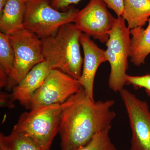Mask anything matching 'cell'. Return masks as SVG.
<instances>
[{
    "instance_id": "6da1fadb",
    "label": "cell",
    "mask_w": 150,
    "mask_h": 150,
    "mask_svg": "<svg viewBox=\"0 0 150 150\" xmlns=\"http://www.w3.org/2000/svg\"><path fill=\"white\" fill-rule=\"evenodd\" d=\"M113 100L91 99L81 86L71 96L61 115L59 133L62 150H76L98 132L111 128L116 116Z\"/></svg>"
},
{
    "instance_id": "7a4b0ae2",
    "label": "cell",
    "mask_w": 150,
    "mask_h": 150,
    "mask_svg": "<svg viewBox=\"0 0 150 150\" xmlns=\"http://www.w3.org/2000/svg\"><path fill=\"white\" fill-rule=\"evenodd\" d=\"M82 33L74 23H69L56 35L41 39L44 61L52 69L60 70L76 79L80 78L83 62L80 41Z\"/></svg>"
},
{
    "instance_id": "3957f363",
    "label": "cell",
    "mask_w": 150,
    "mask_h": 150,
    "mask_svg": "<svg viewBox=\"0 0 150 150\" xmlns=\"http://www.w3.org/2000/svg\"><path fill=\"white\" fill-rule=\"evenodd\" d=\"M69 99L61 104L35 108L23 112L12 131L25 134L44 149H51L53 140L59 133L62 111Z\"/></svg>"
},
{
    "instance_id": "277c9868",
    "label": "cell",
    "mask_w": 150,
    "mask_h": 150,
    "mask_svg": "<svg viewBox=\"0 0 150 150\" xmlns=\"http://www.w3.org/2000/svg\"><path fill=\"white\" fill-rule=\"evenodd\" d=\"M131 45L130 29L123 17H117L105 43L107 48L105 50L110 67L108 87L115 92H120L126 85L125 77L129 69Z\"/></svg>"
},
{
    "instance_id": "5b68a950",
    "label": "cell",
    "mask_w": 150,
    "mask_h": 150,
    "mask_svg": "<svg viewBox=\"0 0 150 150\" xmlns=\"http://www.w3.org/2000/svg\"><path fill=\"white\" fill-rule=\"evenodd\" d=\"M25 3L24 28L41 39L56 35L64 25L74 23L79 11L74 8L57 10L51 5V0H25Z\"/></svg>"
},
{
    "instance_id": "8992f818",
    "label": "cell",
    "mask_w": 150,
    "mask_h": 150,
    "mask_svg": "<svg viewBox=\"0 0 150 150\" xmlns=\"http://www.w3.org/2000/svg\"><path fill=\"white\" fill-rule=\"evenodd\" d=\"M15 54L14 62L7 89L13 88L35 65L44 62L41 40L29 30L23 29L8 35Z\"/></svg>"
},
{
    "instance_id": "52a82bcc",
    "label": "cell",
    "mask_w": 150,
    "mask_h": 150,
    "mask_svg": "<svg viewBox=\"0 0 150 150\" xmlns=\"http://www.w3.org/2000/svg\"><path fill=\"white\" fill-rule=\"evenodd\" d=\"M81 87L79 80L58 69H52L32 97L27 109L61 104Z\"/></svg>"
},
{
    "instance_id": "ba28073f",
    "label": "cell",
    "mask_w": 150,
    "mask_h": 150,
    "mask_svg": "<svg viewBox=\"0 0 150 150\" xmlns=\"http://www.w3.org/2000/svg\"><path fill=\"white\" fill-rule=\"evenodd\" d=\"M119 93L131 129L130 150H150V110L147 102L126 89Z\"/></svg>"
},
{
    "instance_id": "9c48e42d",
    "label": "cell",
    "mask_w": 150,
    "mask_h": 150,
    "mask_svg": "<svg viewBox=\"0 0 150 150\" xmlns=\"http://www.w3.org/2000/svg\"><path fill=\"white\" fill-rule=\"evenodd\" d=\"M102 0H90L78 11L74 23L78 30L101 43H106L116 21Z\"/></svg>"
},
{
    "instance_id": "30bf717a",
    "label": "cell",
    "mask_w": 150,
    "mask_h": 150,
    "mask_svg": "<svg viewBox=\"0 0 150 150\" xmlns=\"http://www.w3.org/2000/svg\"><path fill=\"white\" fill-rule=\"evenodd\" d=\"M80 41L84 58L81 75L78 80L87 95L94 100V81L97 71L101 64L107 62L105 50L98 47L90 36L85 33L81 34Z\"/></svg>"
},
{
    "instance_id": "8fae6325",
    "label": "cell",
    "mask_w": 150,
    "mask_h": 150,
    "mask_svg": "<svg viewBox=\"0 0 150 150\" xmlns=\"http://www.w3.org/2000/svg\"><path fill=\"white\" fill-rule=\"evenodd\" d=\"M51 70L45 61L34 66L12 90L13 101L18 100L27 109L33 96L42 85Z\"/></svg>"
},
{
    "instance_id": "7c38bea8",
    "label": "cell",
    "mask_w": 150,
    "mask_h": 150,
    "mask_svg": "<svg viewBox=\"0 0 150 150\" xmlns=\"http://www.w3.org/2000/svg\"><path fill=\"white\" fill-rule=\"evenodd\" d=\"M25 0H8L0 14L1 32L10 35L23 29Z\"/></svg>"
},
{
    "instance_id": "4fadbf2b",
    "label": "cell",
    "mask_w": 150,
    "mask_h": 150,
    "mask_svg": "<svg viewBox=\"0 0 150 150\" xmlns=\"http://www.w3.org/2000/svg\"><path fill=\"white\" fill-rule=\"evenodd\" d=\"M148 23L146 29L137 27L130 30V61L138 67L145 64L146 58L150 54V18Z\"/></svg>"
},
{
    "instance_id": "5bb4252c",
    "label": "cell",
    "mask_w": 150,
    "mask_h": 150,
    "mask_svg": "<svg viewBox=\"0 0 150 150\" xmlns=\"http://www.w3.org/2000/svg\"><path fill=\"white\" fill-rule=\"evenodd\" d=\"M122 16L130 30L144 27L150 18V0H124Z\"/></svg>"
},
{
    "instance_id": "9a60e30c",
    "label": "cell",
    "mask_w": 150,
    "mask_h": 150,
    "mask_svg": "<svg viewBox=\"0 0 150 150\" xmlns=\"http://www.w3.org/2000/svg\"><path fill=\"white\" fill-rule=\"evenodd\" d=\"M0 149L1 150H51L44 149L25 134L13 131L7 136L1 133Z\"/></svg>"
},
{
    "instance_id": "2e32d148",
    "label": "cell",
    "mask_w": 150,
    "mask_h": 150,
    "mask_svg": "<svg viewBox=\"0 0 150 150\" xmlns=\"http://www.w3.org/2000/svg\"><path fill=\"white\" fill-rule=\"evenodd\" d=\"M15 54L9 35L0 33V66L10 74L14 62Z\"/></svg>"
},
{
    "instance_id": "e0dca14e",
    "label": "cell",
    "mask_w": 150,
    "mask_h": 150,
    "mask_svg": "<svg viewBox=\"0 0 150 150\" xmlns=\"http://www.w3.org/2000/svg\"><path fill=\"white\" fill-rule=\"evenodd\" d=\"M110 129L97 133L88 143L76 150H117L109 136Z\"/></svg>"
},
{
    "instance_id": "ac0fdd59",
    "label": "cell",
    "mask_w": 150,
    "mask_h": 150,
    "mask_svg": "<svg viewBox=\"0 0 150 150\" xmlns=\"http://www.w3.org/2000/svg\"><path fill=\"white\" fill-rule=\"evenodd\" d=\"M126 84L131 85L135 89L143 88L148 96L150 97V73L141 76H133L126 74Z\"/></svg>"
},
{
    "instance_id": "d6986e66",
    "label": "cell",
    "mask_w": 150,
    "mask_h": 150,
    "mask_svg": "<svg viewBox=\"0 0 150 150\" xmlns=\"http://www.w3.org/2000/svg\"><path fill=\"white\" fill-rule=\"evenodd\" d=\"M81 0H51V5L57 10L65 11L70 8L71 5L76 4Z\"/></svg>"
},
{
    "instance_id": "ffe728a7",
    "label": "cell",
    "mask_w": 150,
    "mask_h": 150,
    "mask_svg": "<svg viewBox=\"0 0 150 150\" xmlns=\"http://www.w3.org/2000/svg\"><path fill=\"white\" fill-rule=\"evenodd\" d=\"M110 9L116 14L117 17L122 16L124 10V0H102Z\"/></svg>"
},
{
    "instance_id": "44dd1931",
    "label": "cell",
    "mask_w": 150,
    "mask_h": 150,
    "mask_svg": "<svg viewBox=\"0 0 150 150\" xmlns=\"http://www.w3.org/2000/svg\"><path fill=\"white\" fill-rule=\"evenodd\" d=\"M14 101L11 94L2 92L1 94V107L13 108L14 107Z\"/></svg>"
},
{
    "instance_id": "7402d4cb",
    "label": "cell",
    "mask_w": 150,
    "mask_h": 150,
    "mask_svg": "<svg viewBox=\"0 0 150 150\" xmlns=\"http://www.w3.org/2000/svg\"><path fill=\"white\" fill-rule=\"evenodd\" d=\"M8 75L4 69L0 66V86L1 88H7L8 82Z\"/></svg>"
},
{
    "instance_id": "603a6c76",
    "label": "cell",
    "mask_w": 150,
    "mask_h": 150,
    "mask_svg": "<svg viewBox=\"0 0 150 150\" xmlns=\"http://www.w3.org/2000/svg\"><path fill=\"white\" fill-rule=\"evenodd\" d=\"M7 1L8 0H0V14L2 12Z\"/></svg>"
},
{
    "instance_id": "cb8c5ba5",
    "label": "cell",
    "mask_w": 150,
    "mask_h": 150,
    "mask_svg": "<svg viewBox=\"0 0 150 150\" xmlns=\"http://www.w3.org/2000/svg\"><path fill=\"white\" fill-rule=\"evenodd\" d=\"M0 150H1V149H0Z\"/></svg>"
}]
</instances>
